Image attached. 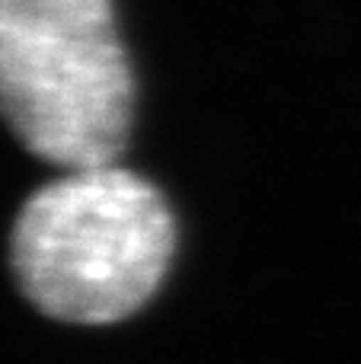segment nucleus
<instances>
[{"mask_svg": "<svg viewBox=\"0 0 361 364\" xmlns=\"http://www.w3.org/2000/svg\"><path fill=\"white\" fill-rule=\"evenodd\" d=\"M134 77L112 0H0V115L61 170L119 164Z\"/></svg>", "mask_w": 361, "mask_h": 364, "instance_id": "obj_2", "label": "nucleus"}, {"mask_svg": "<svg viewBox=\"0 0 361 364\" xmlns=\"http://www.w3.org/2000/svg\"><path fill=\"white\" fill-rule=\"evenodd\" d=\"M173 246L166 198L119 164L64 170L32 192L10 240L23 294L77 326L138 314L163 284Z\"/></svg>", "mask_w": 361, "mask_h": 364, "instance_id": "obj_1", "label": "nucleus"}]
</instances>
